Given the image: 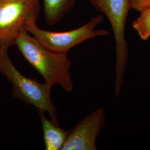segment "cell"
<instances>
[{
  "label": "cell",
  "mask_w": 150,
  "mask_h": 150,
  "mask_svg": "<svg viewBox=\"0 0 150 150\" xmlns=\"http://www.w3.org/2000/svg\"><path fill=\"white\" fill-rule=\"evenodd\" d=\"M140 13L133 22L132 27L141 40L147 41L150 38V7Z\"/></svg>",
  "instance_id": "cell-9"
},
{
  "label": "cell",
  "mask_w": 150,
  "mask_h": 150,
  "mask_svg": "<svg viewBox=\"0 0 150 150\" xmlns=\"http://www.w3.org/2000/svg\"><path fill=\"white\" fill-rule=\"evenodd\" d=\"M95 10L107 18L112 29L116 45L115 96L120 95L127 64L129 51L125 26L130 10L129 0H89Z\"/></svg>",
  "instance_id": "cell-3"
},
{
  "label": "cell",
  "mask_w": 150,
  "mask_h": 150,
  "mask_svg": "<svg viewBox=\"0 0 150 150\" xmlns=\"http://www.w3.org/2000/svg\"><path fill=\"white\" fill-rule=\"evenodd\" d=\"M38 115L43 132V142L46 150H61L67 138L68 131L61 128L59 123L46 118L45 113Z\"/></svg>",
  "instance_id": "cell-7"
},
{
  "label": "cell",
  "mask_w": 150,
  "mask_h": 150,
  "mask_svg": "<svg viewBox=\"0 0 150 150\" xmlns=\"http://www.w3.org/2000/svg\"><path fill=\"white\" fill-rule=\"evenodd\" d=\"M15 45L23 58L42 76L46 83L51 87L60 86L66 92L73 91L71 62L66 54L49 50L26 31L18 36Z\"/></svg>",
  "instance_id": "cell-1"
},
{
  "label": "cell",
  "mask_w": 150,
  "mask_h": 150,
  "mask_svg": "<svg viewBox=\"0 0 150 150\" xmlns=\"http://www.w3.org/2000/svg\"><path fill=\"white\" fill-rule=\"evenodd\" d=\"M103 20L104 15L101 14L92 17L84 25L74 30L54 32L40 28L36 24L37 20H32L27 23L25 30L49 50L67 54L71 48L89 39L107 36L109 32L106 30L96 29Z\"/></svg>",
  "instance_id": "cell-4"
},
{
  "label": "cell",
  "mask_w": 150,
  "mask_h": 150,
  "mask_svg": "<svg viewBox=\"0 0 150 150\" xmlns=\"http://www.w3.org/2000/svg\"><path fill=\"white\" fill-rule=\"evenodd\" d=\"M0 74L10 83L16 99L34 106L38 112L48 113L51 120L59 123L51 97L52 87L22 75L12 62L8 48L0 47Z\"/></svg>",
  "instance_id": "cell-2"
},
{
  "label": "cell",
  "mask_w": 150,
  "mask_h": 150,
  "mask_svg": "<svg viewBox=\"0 0 150 150\" xmlns=\"http://www.w3.org/2000/svg\"><path fill=\"white\" fill-rule=\"evenodd\" d=\"M130 10L141 12L150 7V0H129Z\"/></svg>",
  "instance_id": "cell-10"
},
{
  "label": "cell",
  "mask_w": 150,
  "mask_h": 150,
  "mask_svg": "<svg viewBox=\"0 0 150 150\" xmlns=\"http://www.w3.org/2000/svg\"><path fill=\"white\" fill-rule=\"evenodd\" d=\"M40 0H0V47L15 46L27 23L38 19Z\"/></svg>",
  "instance_id": "cell-5"
},
{
  "label": "cell",
  "mask_w": 150,
  "mask_h": 150,
  "mask_svg": "<svg viewBox=\"0 0 150 150\" xmlns=\"http://www.w3.org/2000/svg\"><path fill=\"white\" fill-rule=\"evenodd\" d=\"M105 111L99 107L89 113L74 127L68 130V134L61 150H96V141L105 127Z\"/></svg>",
  "instance_id": "cell-6"
},
{
  "label": "cell",
  "mask_w": 150,
  "mask_h": 150,
  "mask_svg": "<svg viewBox=\"0 0 150 150\" xmlns=\"http://www.w3.org/2000/svg\"><path fill=\"white\" fill-rule=\"evenodd\" d=\"M76 0H43L46 22L54 25L60 21L74 7Z\"/></svg>",
  "instance_id": "cell-8"
}]
</instances>
